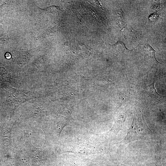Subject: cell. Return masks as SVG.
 <instances>
[{
  "label": "cell",
  "instance_id": "6da1fadb",
  "mask_svg": "<svg viewBox=\"0 0 166 166\" xmlns=\"http://www.w3.org/2000/svg\"><path fill=\"white\" fill-rule=\"evenodd\" d=\"M152 132L144 120L141 121L134 118L123 142L126 144L135 140L146 139Z\"/></svg>",
  "mask_w": 166,
  "mask_h": 166
},
{
  "label": "cell",
  "instance_id": "7a4b0ae2",
  "mask_svg": "<svg viewBox=\"0 0 166 166\" xmlns=\"http://www.w3.org/2000/svg\"><path fill=\"white\" fill-rule=\"evenodd\" d=\"M154 85V82H153L151 85L146 86L145 87L146 92L152 98L159 101L163 100V97L165 96L161 95L157 92Z\"/></svg>",
  "mask_w": 166,
  "mask_h": 166
},
{
  "label": "cell",
  "instance_id": "3957f363",
  "mask_svg": "<svg viewBox=\"0 0 166 166\" xmlns=\"http://www.w3.org/2000/svg\"><path fill=\"white\" fill-rule=\"evenodd\" d=\"M144 49L146 52H151L152 53V54L155 60L157 61L155 57V52L156 51L150 45H147L145 46ZM158 62V61H157Z\"/></svg>",
  "mask_w": 166,
  "mask_h": 166
},
{
  "label": "cell",
  "instance_id": "277c9868",
  "mask_svg": "<svg viewBox=\"0 0 166 166\" xmlns=\"http://www.w3.org/2000/svg\"><path fill=\"white\" fill-rule=\"evenodd\" d=\"M7 59H9L11 57V55L9 53H7L5 55Z\"/></svg>",
  "mask_w": 166,
  "mask_h": 166
}]
</instances>
